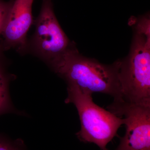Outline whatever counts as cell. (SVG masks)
<instances>
[{"instance_id":"9c48e42d","label":"cell","mask_w":150,"mask_h":150,"mask_svg":"<svg viewBox=\"0 0 150 150\" xmlns=\"http://www.w3.org/2000/svg\"><path fill=\"white\" fill-rule=\"evenodd\" d=\"M13 1V0H11L8 2H5L2 0H0V36L1 35L4 24L12 4ZM1 47L0 43V53L1 49Z\"/></svg>"},{"instance_id":"6da1fadb","label":"cell","mask_w":150,"mask_h":150,"mask_svg":"<svg viewBox=\"0 0 150 150\" xmlns=\"http://www.w3.org/2000/svg\"><path fill=\"white\" fill-rule=\"evenodd\" d=\"M49 64L67 83L75 85L92 94L109 95L114 98V101L121 100L118 61L111 65L101 64L82 56L71 46Z\"/></svg>"},{"instance_id":"8992f818","label":"cell","mask_w":150,"mask_h":150,"mask_svg":"<svg viewBox=\"0 0 150 150\" xmlns=\"http://www.w3.org/2000/svg\"><path fill=\"white\" fill-rule=\"evenodd\" d=\"M33 0H13L6 19L1 35L6 48H24L26 34L32 24Z\"/></svg>"},{"instance_id":"5b68a950","label":"cell","mask_w":150,"mask_h":150,"mask_svg":"<svg viewBox=\"0 0 150 150\" xmlns=\"http://www.w3.org/2000/svg\"><path fill=\"white\" fill-rule=\"evenodd\" d=\"M35 25L34 48L48 63L59 58L71 47L55 16L51 0H43Z\"/></svg>"},{"instance_id":"52a82bcc","label":"cell","mask_w":150,"mask_h":150,"mask_svg":"<svg viewBox=\"0 0 150 150\" xmlns=\"http://www.w3.org/2000/svg\"><path fill=\"white\" fill-rule=\"evenodd\" d=\"M10 79L0 63V115L8 113H16L18 111L13 105L9 93Z\"/></svg>"},{"instance_id":"ba28073f","label":"cell","mask_w":150,"mask_h":150,"mask_svg":"<svg viewBox=\"0 0 150 150\" xmlns=\"http://www.w3.org/2000/svg\"><path fill=\"white\" fill-rule=\"evenodd\" d=\"M0 150H27L21 139L12 140L0 134Z\"/></svg>"},{"instance_id":"277c9868","label":"cell","mask_w":150,"mask_h":150,"mask_svg":"<svg viewBox=\"0 0 150 150\" xmlns=\"http://www.w3.org/2000/svg\"><path fill=\"white\" fill-rule=\"evenodd\" d=\"M107 108L123 118L126 127L116 150H150V106L121 100L113 101Z\"/></svg>"},{"instance_id":"3957f363","label":"cell","mask_w":150,"mask_h":150,"mask_svg":"<svg viewBox=\"0 0 150 150\" xmlns=\"http://www.w3.org/2000/svg\"><path fill=\"white\" fill-rule=\"evenodd\" d=\"M65 102L74 105L80 120L81 129L76 134L82 142L92 143L101 150H108V144L116 136L123 120L95 103L92 94L68 84Z\"/></svg>"},{"instance_id":"7a4b0ae2","label":"cell","mask_w":150,"mask_h":150,"mask_svg":"<svg viewBox=\"0 0 150 150\" xmlns=\"http://www.w3.org/2000/svg\"><path fill=\"white\" fill-rule=\"evenodd\" d=\"M135 33L129 56L118 61L121 100L150 106V21L144 16L134 22Z\"/></svg>"}]
</instances>
